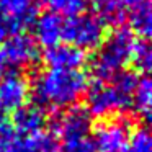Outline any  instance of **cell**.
Returning <instances> with one entry per match:
<instances>
[{"label":"cell","mask_w":152,"mask_h":152,"mask_svg":"<svg viewBox=\"0 0 152 152\" xmlns=\"http://www.w3.org/2000/svg\"><path fill=\"white\" fill-rule=\"evenodd\" d=\"M41 4H46V0H0V15L23 31L36 21Z\"/></svg>","instance_id":"9"},{"label":"cell","mask_w":152,"mask_h":152,"mask_svg":"<svg viewBox=\"0 0 152 152\" xmlns=\"http://www.w3.org/2000/svg\"><path fill=\"white\" fill-rule=\"evenodd\" d=\"M61 149L64 152H96L95 142L90 137H82L77 141H70V142H64L61 144Z\"/></svg>","instance_id":"18"},{"label":"cell","mask_w":152,"mask_h":152,"mask_svg":"<svg viewBox=\"0 0 152 152\" xmlns=\"http://www.w3.org/2000/svg\"><path fill=\"white\" fill-rule=\"evenodd\" d=\"M92 4L95 8V15L105 26H111L115 30L126 25L128 10L119 0H92Z\"/></svg>","instance_id":"12"},{"label":"cell","mask_w":152,"mask_h":152,"mask_svg":"<svg viewBox=\"0 0 152 152\" xmlns=\"http://www.w3.org/2000/svg\"><path fill=\"white\" fill-rule=\"evenodd\" d=\"M10 123L18 136H30L44 129V124L48 123V113L39 106L26 103L12 113Z\"/></svg>","instance_id":"10"},{"label":"cell","mask_w":152,"mask_h":152,"mask_svg":"<svg viewBox=\"0 0 152 152\" xmlns=\"http://www.w3.org/2000/svg\"><path fill=\"white\" fill-rule=\"evenodd\" d=\"M26 80L30 85L28 98L31 105L48 110H66L79 103L88 87V77L83 70H59L48 69L39 72L38 67L26 70Z\"/></svg>","instance_id":"1"},{"label":"cell","mask_w":152,"mask_h":152,"mask_svg":"<svg viewBox=\"0 0 152 152\" xmlns=\"http://www.w3.org/2000/svg\"><path fill=\"white\" fill-rule=\"evenodd\" d=\"M85 108L90 116L98 119L111 118L116 113L124 115L126 111H132V96L121 93L111 83H105L100 80H88V87L85 92Z\"/></svg>","instance_id":"4"},{"label":"cell","mask_w":152,"mask_h":152,"mask_svg":"<svg viewBox=\"0 0 152 152\" xmlns=\"http://www.w3.org/2000/svg\"><path fill=\"white\" fill-rule=\"evenodd\" d=\"M151 100H152V82L149 75L139 77L137 87L132 93V111L144 118V126L149 128L151 123Z\"/></svg>","instance_id":"14"},{"label":"cell","mask_w":152,"mask_h":152,"mask_svg":"<svg viewBox=\"0 0 152 152\" xmlns=\"http://www.w3.org/2000/svg\"><path fill=\"white\" fill-rule=\"evenodd\" d=\"M30 85L25 75L18 70L8 72L0 80V116L17 111L28 102Z\"/></svg>","instance_id":"7"},{"label":"cell","mask_w":152,"mask_h":152,"mask_svg":"<svg viewBox=\"0 0 152 152\" xmlns=\"http://www.w3.org/2000/svg\"><path fill=\"white\" fill-rule=\"evenodd\" d=\"M7 62H5L4 56H2V53H0V80L4 79L5 75H7Z\"/></svg>","instance_id":"19"},{"label":"cell","mask_w":152,"mask_h":152,"mask_svg":"<svg viewBox=\"0 0 152 152\" xmlns=\"http://www.w3.org/2000/svg\"><path fill=\"white\" fill-rule=\"evenodd\" d=\"M119 2H121V4L123 5H124V7L126 8H131L132 7V5H136V4H139V2H142V0H119Z\"/></svg>","instance_id":"20"},{"label":"cell","mask_w":152,"mask_h":152,"mask_svg":"<svg viewBox=\"0 0 152 152\" xmlns=\"http://www.w3.org/2000/svg\"><path fill=\"white\" fill-rule=\"evenodd\" d=\"M134 41V33L126 25L106 33L102 46L87 62L93 80L108 83L118 72L126 69V66L129 64V56H131Z\"/></svg>","instance_id":"2"},{"label":"cell","mask_w":152,"mask_h":152,"mask_svg":"<svg viewBox=\"0 0 152 152\" xmlns=\"http://www.w3.org/2000/svg\"><path fill=\"white\" fill-rule=\"evenodd\" d=\"M136 126V118L129 113L98 119L92 124V139L96 152H121L128 145L131 131Z\"/></svg>","instance_id":"5"},{"label":"cell","mask_w":152,"mask_h":152,"mask_svg":"<svg viewBox=\"0 0 152 152\" xmlns=\"http://www.w3.org/2000/svg\"><path fill=\"white\" fill-rule=\"evenodd\" d=\"M41 59L49 69L59 70H80L88 62V56L85 51L69 46L66 43L46 48L44 53L41 54Z\"/></svg>","instance_id":"8"},{"label":"cell","mask_w":152,"mask_h":152,"mask_svg":"<svg viewBox=\"0 0 152 152\" xmlns=\"http://www.w3.org/2000/svg\"><path fill=\"white\" fill-rule=\"evenodd\" d=\"M46 5L49 7V12H54L59 17L72 18L87 13L90 0H46Z\"/></svg>","instance_id":"16"},{"label":"cell","mask_w":152,"mask_h":152,"mask_svg":"<svg viewBox=\"0 0 152 152\" xmlns=\"http://www.w3.org/2000/svg\"><path fill=\"white\" fill-rule=\"evenodd\" d=\"M126 152H152V139L147 126L137 124L131 131Z\"/></svg>","instance_id":"17"},{"label":"cell","mask_w":152,"mask_h":152,"mask_svg":"<svg viewBox=\"0 0 152 152\" xmlns=\"http://www.w3.org/2000/svg\"><path fill=\"white\" fill-rule=\"evenodd\" d=\"M131 70L139 75H149L152 67V51L147 39H136L129 56Z\"/></svg>","instance_id":"15"},{"label":"cell","mask_w":152,"mask_h":152,"mask_svg":"<svg viewBox=\"0 0 152 152\" xmlns=\"http://www.w3.org/2000/svg\"><path fill=\"white\" fill-rule=\"evenodd\" d=\"M62 17L54 12H44L33 23V33L38 44L44 48H51L61 43V30H62Z\"/></svg>","instance_id":"11"},{"label":"cell","mask_w":152,"mask_h":152,"mask_svg":"<svg viewBox=\"0 0 152 152\" xmlns=\"http://www.w3.org/2000/svg\"><path fill=\"white\" fill-rule=\"evenodd\" d=\"M129 21V30L137 34L139 39H147L151 38L152 33V12H151V0H142L139 4L132 5L128 12V20Z\"/></svg>","instance_id":"13"},{"label":"cell","mask_w":152,"mask_h":152,"mask_svg":"<svg viewBox=\"0 0 152 152\" xmlns=\"http://www.w3.org/2000/svg\"><path fill=\"white\" fill-rule=\"evenodd\" d=\"M7 66H12L13 70L20 67H26L28 70L38 67L41 61V49L33 36L26 33H20L10 36L4 41V46L0 49Z\"/></svg>","instance_id":"6"},{"label":"cell","mask_w":152,"mask_h":152,"mask_svg":"<svg viewBox=\"0 0 152 152\" xmlns=\"http://www.w3.org/2000/svg\"><path fill=\"white\" fill-rule=\"evenodd\" d=\"M106 38V26L95 13H82L62 21L61 41L82 51H96Z\"/></svg>","instance_id":"3"}]
</instances>
